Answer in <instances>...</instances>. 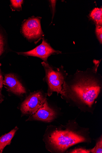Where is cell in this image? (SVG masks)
Listing matches in <instances>:
<instances>
[{
    "mask_svg": "<svg viewBox=\"0 0 102 153\" xmlns=\"http://www.w3.org/2000/svg\"><path fill=\"white\" fill-rule=\"evenodd\" d=\"M51 3V6L52 7V13L53 14V17L52 19H53V17H54V11L55 10V7L56 5V1H49Z\"/></svg>",
    "mask_w": 102,
    "mask_h": 153,
    "instance_id": "17",
    "label": "cell"
},
{
    "mask_svg": "<svg viewBox=\"0 0 102 153\" xmlns=\"http://www.w3.org/2000/svg\"><path fill=\"white\" fill-rule=\"evenodd\" d=\"M56 113L55 111L50 108L46 100L36 113L33 116L36 120L50 122L55 118Z\"/></svg>",
    "mask_w": 102,
    "mask_h": 153,
    "instance_id": "8",
    "label": "cell"
},
{
    "mask_svg": "<svg viewBox=\"0 0 102 153\" xmlns=\"http://www.w3.org/2000/svg\"><path fill=\"white\" fill-rule=\"evenodd\" d=\"M11 3V7L13 10H17L20 11L22 10V5L23 4V1H10Z\"/></svg>",
    "mask_w": 102,
    "mask_h": 153,
    "instance_id": "11",
    "label": "cell"
},
{
    "mask_svg": "<svg viewBox=\"0 0 102 153\" xmlns=\"http://www.w3.org/2000/svg\"><path fill=\"white\" fill-rule=\"evenodd\" d=\"M47 100L41 92L31 94L22 103L21 110L24 114L34 115Z\"/></svg>",
    "mask_w": 102,
    "mask_h": 153,
    "instance_id": "5",
    "label": "cell"
},
{
    "mask_svg": "<svg viewBox=\"0 0 102 153\" xmlns=\"http://www.w3.org/2000/svg\"><path fill=\"white\" fill-rule=\"evenodd\" d=\"M91 152L95 153H102V138L97 143L95 146L91 150Z\"/></svg>",
    "mask_w": 102,
    "mask_h": 153,
    "instance_id": "14",
    "label": "cell"
},
{
    "mask_svg": "<svg viewBox=\"0 0 102 153\" xmlns=\"http://www.w3.org/2000/svg\"><path fill=\"white\" fill-rule=\"evenodd\" d=\"M41 64L45 69V79L48 85V95L50 96L54 92L63 95V85L68 74L62 66L60 68L53 67L44 62Z\"/></svg>",
    "mask_w": 102,
    "mask_h": 153,
    "instance_id": "2",
    "label": "cell"
},
{
    "mask_svg": "<svg viewBox=\"0 0 102 153\" xmlns=\"http://www.w3.org/2000/svg\"><path fill=\"white\" fill-rule=\"evenodd\" d=\"M4 85L7 87V91L14 94L20 95L26 93L25 88L13 74L6 75L4 80Z\"/></svg>",
    "mask_w": 102,
    "mask_h": 153,
    "instance_id": "7",
    "label": "cell"
},
{
    "mask_svg": "<svg viewBox=\"0 0 102 153\" xmlns=\"http://www.w3.org/2000/svg\"><path fill=\"white\" fill-rule=\"evenodd\" d=\"M41 44L32 50L26 52H17L19 55L37 57L48 63V58L50 55L61 53L62 52L54 49L44 38H42Z\"/></svg>",
    "mask_w": 102,
    "mask_h": 153,
    "instance_id": "6",
    "label": "cell"
},
{
    "mask_svg": "<svg viewBox=\"0 0 102 153\" xmlns=\"http://www.w3.org/2000/svg\"><path fill=\"white\" fill-rule=\"evenodd\" d=\"M91 152V150H86L82 148H79L73 150L70 153H89Z\"/></svg>",
    "mask_w": 102,
    "mask_h": 153,
    "instance_id": "16",
    "label": "cell"
},
{
    "mask_svg": "<svg viewBox=\"0 0 102 153\" xmlns=\"http://www.w3.org/2000/svg\"><path fill=\"white\" fill-rule=\"evenodd\" d=\"M1 64H0V104L4 100L3 97L1 94V91L3 87V85H4V79L1 73Z\"/></svg>",
    "mask_w": 102,
    "mask_h": 153,
    "instance_id": "15",
    "label": "cell"
},
{
    "mask_svg": "<svg viewBox=\"0 0 102 153\" xmlns=\"http://www.w3.org/2000/svg\"><path fill=\"white\" fill-rule=\"evenodd\" d=\"M95 33L97 37L101 44L102 43V27L96 25Z\"/></svg>",
    "mask_w": 102,
    "mask_h": 153,
    "instance_id": "13",
    "label": "cell"
},
{
    "mask_svg": "<svg viewBox=\"0 0 102 153\" xmlns=\"http://www.w3.org/2000/svg\"><path fill=\"white\" fill-rule=\"evenodd\" d=\"M48 138L50 143L54 148L61 152L71 146L86 141L83 136L68 131L56 130L51 134Z\"/></svg>",
    "mask_w": 102,
    "mask_h": 153,
    "instance_id": "3",
    "label": "cell"
},
{
    "mask_svg": "<svg viewBox=\"0 0 102 153\" xmlns=\"http://www.w3.org/2000/svg\"><path fill=\"white\" fill-rule=\"evenodd\" d=\"M41 18L34 16L24 21L21 31L28 40L34 41L39 40L44 36L41 25Z\"/></svg>",
    "mask_w": 102,
    "mask_h": 153,
    "instance_id": "4",
    "label": "cell"
},
{
    "mask_svg": "<svg viewBox=\"0 0 102 153\" xmlns=\"http://www.w3.org/2000/svg\"><path fill=\"white\" fill-rule=\"evenodd\" d=\"M18 129L16 127L9 133L0 137V153H2L7 146L10 145L12 139Z\"/></svg>",
    "mask_w": 102,
    "mask_h": 153,
    "instance_id": "9",
    "label": "cell"
},
{
    "mask_svg": "<svg viewBox=\"0 0 102 153\" xmlns=\"http://www.w3.org/2000/svg\"><path fill=\"white\" fill-rule=\"evenodd\" d=\"M101 61L94 60V66L86 71L77 70L72 76L71 85L69 86L64 83L63 96L65 92L69 91L72 97L91 107L98 98L101 89L102 77L97 73Z\"/></svg>",
    "mask_w": 102,
    "mask_h": 153,
    "instance_id": "1",
    "label": "cell"
},
{
    "mask_svg": "<svg viewBox=\"0 0 102 153\" xmlns=\"http://www.w3.org/2000/svg\"><path fill=\"white\" fill-rule=\"evenodd\" d=\"M90 18L96 25L102 26V8H95L89 15Z\"/></svg>",
    "mask_w": 102,
    "mask_h": 153,
    "instance_id": "10",
    "label": "cell"
},
{
    "mask_svg": "<svg viewBox=\"0 0 102 153\" xmlns=\"http://www.w3.org/2000/svg\"><path fill=\"white\" fill-rule=\"evenodd\" d=\"M5 39L4 35L0 31V56L5 51Z\"/></svg>",
    "mask_w": 102,
    "mask_h": 153,
    "instance_id": "12",
    "label": "cell"
}]
</instances>
